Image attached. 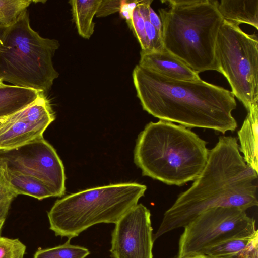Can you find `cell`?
<instances>
[{
	"label": "cell",
	"instance_id": "cell-6",
	"mask_svg": "<svg viewBox=\"0 0 258 258\" xmlns=\"http://www.w3.org/2000/svg\"><path fill=\"white\" fill-rule=\"evenodd\" d=\"M59 42L41 37L31 27L25 11L12 26L0 30V80L45 93L59 73L52 58Z\"/></svg>",
	"mask_w": 258,
	"mask_h": 258
},
{
	"label": "cell",
	"instance_id": "cell-20",
	"mask_svg": "<svg viewBox=\"0 0 258 258\" xmlns=\"http://www.w3.org/2000/svg\"><path fill=\"white\" fill-rule=\"evenodd\" d=\"M70 240L68 239L63 244L54 247L39 249L33 258H85L90 254L87 248L72 245Z\"/></svg>",
	"mask_w": 258,
	"mask_h": 258
},
{
	"label": "cell",
	"instance_id": "cell-10",
	"mask_svg": "<svg viewBox=\"0 0 258 258\" xmlns=\"http://www.w3.org/2000/svg\"><path fill=\"white\" fill-rule=\"evenodd\" d=\"M49 100L41 93L32 103L5 117L0 126V150H9L42 138L55 120Z\"/></svg>",
	"mask_w": 258,
	"mask_h": 258
},
{
	"label": "cell",
	"instance_id": "cell-1",
	"mask_svg": "<svg viewBox=\"0 0 258 258\" xmlns=\"http://www.w3.org/2000/svg\"><path fill=\"white\" fill-rule=\"evenodd\" d=\"M239 146L235 137L219 138L209 150L199 176L164 213L153 236L154 241L168 232L184 227L210 209L228 207L246 211L257 205V173L246 163Z\"/></svg>",
	"mask_w": 258,
	"mask_h": 258
},
{
	"label": "cell",
	"instance_id": "cell-18",
	"mask_svg": "<svg viewBox=\"0 0 258 258\" xmlns=\"http://www.w3.org/2000/svg\"><path fill=\"white\" fill-rule=\"evenodd\" d=\"M9 184L18 196L25 195L41 200L53 197L47 186L39 180L7 168Z\"/></svg>",
	"mask_w": 258,
	"mask_h": 258
},
{
	"label": "cell",
	"instance_id": "cell-32",
	"mask_svg": "<svg viewBox=\"0 0 258 258\" xmlns=\"http://www.w3.org/2000/svg\"><path fill=\"white\" fill-rule=\"evenodd\" d=\"M3 83L2 81L0 80V84Z\"/></svg>",
	"mask_w": 258,
	"mask_h": 258
},
{
	"label": "cell",
	"instance_id": "cell-15",
	"mask_svg": "<svg viewBox=\"0 0 258 258\" xmlns=\"http://www.w3.org/2000/svg\"><path fill=\"white\" fill-rule=\"evenodd\" d=\"M258 232L245 237L229 239L205 249L202 254L210 258H248L257 248Z\"/></svg>",
	"mask_w": 258,
	"mask_h": 258
},
{
	"label": "cell",
	"instance_id": "cell-21",
	"mask_svg": "<svg viewBox=\"0 0 258 258\" xmlns=\"http://www.w3.org/2000/svg\"><path fill=\"white\" fill-rule=\"evenodd\" d=\"M7 171L6 163L0 157V221H5L11 204L17 196L9 184Z\"/></svg>",
	"mask_w": 258,
	"mask_h": 258
},
{
	"label": "cell",
	"instance_id": "cell-7",
	"mask_svg": "<svg viewBox=\"0 0 258 258\" xmlns=\"http://www.w3.org/2000/svg\"><path fill=\"white\" fill-rule=\"evenodd\" d=\"M217 71L247 111L258 105V38L239 26L223 20L215 48Z\"/></svg>",
	"mask_w": 258,
	"mask_h": 258
},
{
	"label": "cell",
	"instance_id": "cell-9",
	"mask_svg": "<svg viewBox=\"0 0 258 258\" xmlns=\"http://www.w3.org/2000/svg\"><path fill=\"white\" fill-rule=\"evenodd\" d=\"M0 157L8 169L42 182L53 197L64 195L63 163L54 148L43 137L16 149L0 150Z\"/></svg>",
	"mask_w": 258,
	"mask_h": 258
},
{
	"label": "cell",
	"instance_id": "cell-26",
	"mask_svg": "<svg viewBox=\"0 0 258 258\" xmlns=\"http://www.w3.org/2000/svg\"><path fill=\"white\" fill-rule=\"evenodd\" d=\"M148 17L150 23L162 36V23L160 18L151 7L149 9Z\"/></svg>",
	"mask_w": 258,
	"mask_h": 258
},
{
	"label": "cell",
	"instance_id": "cell-30",
	"mask_svg": "<svg viewBox=\"0 0 258 258\" xmlns=\"http://www.w3.org/2000/svg\"><path fill=\"white\" fill-rule=\"evenodd\" d=\"M4 223H5V221H4V220L0 221V236H1L2 229L3 227Z\"/></svg>",
	"mask_w": 258,
	"mask_h": 258
},
{
	"label": "cell",
	"instance_id": "cell-2",
	"mask_svg": "<svg viewBox=\"0 0 258 258\" xmlns=\"http://www.w3.org/2000/svg\"><path fill=\"white\" fill-rule=\"evenodd\" d=\"M133 79L143 109L160 120L223 134L237 127L232 114L236 108L235 97L223 87L201 79H171L139 64L133 70Z\"/></svg>",
	"mask_w": 258,
	"mask_h": 258
},
{
	"label": "cell",
	"instance_id": "cell-5",
	"mask_svg": "<svg viewBox=\"0 0 258 258\" xmlns=\"http://www.w3.org/2000/svg\"><path fill=\"white\" fill-rule=\"evenodd\" d=\"M146 185L124 182L88 188L57 200L47 213L50 229L68 239L99 223L115 224L138 204Z\"/></svg>",
	"mask_w": 258,
	"mask_h": 258
},
{
	"label": "cell",
	"instance_id": "cell-14",
	"mask_svg": "<svg viewBox=\"0 0 258 258\" xmlns=\"http://www.w3.org/2000/svg\"><path fill=\"white\" fill-rule=\"evenodd\" d=\"M217 8L223 20L258 29V0H222L218 1Z\"/></svg>",
	"mask_w": 258,
	"mask_h": 258
},
{
	"label": "cell",
	"instance_id": "cell-23",
	"mask_svg": "<svg viewBox=\"0 0 258 258\" xmlns=\"http://www.w3.org/2000/svg\"><path fill=\"white\" fill-rule=\"evenodd\" d=\"M26 246L19 239L0 236V258H23Z\"/></svg>",
	"mask_w": 258,
	"mask_h": 258
},
{
	"label": "cell",
	"instance_id": "cell-11",
	"mask_svg": "<svg viewBox=\"0 0 258 258\" xmlns=\"http://www.w3.org/2000/svg\"><path fill=\"white\" fill-rule=\"evenodd\" d=\"M110 251L112 258H153L150 210L137 204L115 224Z\"/></svg>",
	"mask_w": 258,
	"mask_h": 258
},
{
	"label": "cell",
	"instance_id": "cell-8",
	"mask_svg": "<svg viewBox=\"0 0 258 258\" xmlns=\"http://www.w3.org/2000/svg\"><path fill=\"white\" fill-rule=\"evenodd\" d=\"M184 228L176 258L202 254L223 241L252 235L257 232L255 220L236 207H217L206 211Z\"/></svg>",
	"mask_w": 258,
	"mask_h": 258
},
{
	"label": "cell",
	"instance_id": "cell-22",
	"mask_svg": "<svg viewBox=\"0 0 258 258\" xmlns=\"http://www.w3.org/2000/svg\"><path fill=\"white\" fill-rule=\"evenodd\" d=\"M152 2V0L140 1L137 7L145 21L146 34L149 43V51H161L164 49L162 36L150 23L148 17L149 9Z\"/></svg>",
	"mask_w": 258,
	"mask_h": 258
},
{
	"label": "cell",
	"instance_id": "cell-12",
	"mask_svg": "<svg viewBox=\"0 0 258 258\" xmlns=\"http://www.w3.org/2000/svg\"><path fill=\"white\" fill-rule=\"evenodd\" d=\"M139 64L175 80L197 81L201 79L199 74L165 48L157 51L141 50Z\"/></svg>",
	"mask_w": 258,
	"mask_h": 258
},
{
	"label": "cell",
	"instance_id": "cell-27",
	"mask_svg": "<svg viewBox=\"0 0 258 258\" xmlns=\"http://www.w3.org/2000/svg\"><path fill=\"white\" fill-rule=\"evenodd\" d=\"M119 13L120 16L125 19L126 21L127 24L132 30V14L129 11L127 5L126 1H122L120 9L119 10Z\"/></svg>",
	"mask_w": 258,
	"mask_h": 258
},
{
	"label": "cell",
	"instance_id": "cell-17",
	"mask_svg": "<svg viewBox=\"0 0 258 258\" xmlns=\"http://www.w3.org/2000/svg\"><path fill=\"white\" fill-rule=\"evenodd\" d=\"M102 0L70 1L73 20L78 33L83 38L89 39L94 31L93 19Z\"/></svg>",
	"mask_w": 258,
	"mask_h": 258
},
{
	"label": "cell",
	"instance_id": "cell-19",
	"mask_svg": "<svg viewBox=\"0 0 258 258\" xmlns=\"http://www.w3.org/2000/svg\"><path fill=\"white\" fill-rule=\"evenodd\" d=\"M33 1L0 0V30L13 25Z\"/></svg>",
	"mask_w": 258,
	"mask_h": 258
},
{
	"label": "cell",
	"instance_id": "cell-13",
	"mask_svg": "<svg viewBox=\"0 0 258 258\" xmlns=\"http://www.w3.org/2000/svg\"><path fill=\"white\" fill-rule=\"evenodd\" d=\"M237 134L239 151L242 153L245 162L257 173L258 105L247 111V115Z\"/></svg>",
	"mask_w": 258,
	"mask_h": 258
},
{
	"label": "cell",
	"instance_id": "cell-28",
	"mask_svg": "<svg viewBox=\"0 0 258 258\" xmlns=\"http://www.w3.org/2000/svg\"><path fill=\"white\" fill-rule=\"evenodd\" d=\"M186 258H210L207 255L203 254H196L194 255L190 256L187 257Z\"/></svg>",
	"mask_w": 258,
	"mask_h": 258
},
{
	"label": "cell",
	"instance_id": "cell-16",
	"mask_svg": "<svg viewBox=\"0 0 258 258\" xmlns=\"http://www.w3.org/2000/svg\"><path fill=\"white\" fill-rule=\"evenodd\" d=\"M41 93L32 89L0 84V118L6 117L30 104Z\"/></svg>",
	"mask_w": 258,
	"mask_h": 258
},
{
	"label": "cell",
	"instance_id": "cell-29",
	"mask_svg": "<svg viewBox=\"0 0 258 258\" xmlns=\"http://www.w3.org/2000/svg\"><path fill=\"white\" fill-rule=\"evenodd\" d=\"M248 258H258V249L254 250Z\"/></svg>",
	"mask_w": 258,
	"mask_h": 258
},
{
	"label": "cell",
	"instance_id": "cell-31",
	"mask_svg": "<svg viewBox=\"0 0 258 258\" xmlns=\"http://www.w3.org/2000/svg\"><path fill=\"white\" fill-rule=\"evenodd\" d=\"M5 118H0V126L2 124Z\"/></svg>",
	"mask_w": 258,
	"mask_h": 258
},
{
	"label": "cell",
	"instance_id": "cell-4",
	"mask_svg": "<svg viewBox=\"0 0 258 258\" xmlns=\"http://www.w3.org/2000/svg\"><path fill=\"white\" fill-rule=\"evenodd\" d=\"M158 10L164 48L199 74L217 71L215 48L223 22L216 0H167Z\"/></svg>",
	"mask_w": 258,
	"mask_h": 258
},
{
	"label": "cell",
	"instance_id": "cell-25",
	"mask_svg": "<svg viewBox=\"0 0 258 258\" xmlns=\"http://www.w3.org/2000/svg\"><path fill=\"white\" fill-rule=\"evenodd\" d=\"M122 1H102L97 11V17H104L110 14L119 12Z\"/></svg>",
	"mask_w": 258,
	"mask_h": 258
},
{
	"label": "cell",
	"instance_id": "cell-24",
	"mask_svg": "<svg viewBox=\"0 0 258 258\" xmlns=\"http://www.w3.org/2000/svg\"><path fill=\"white\" fill-rule=\"evenodd\" d=\"M132 31L140 44L141 50L149 51V43L146 34L145 21L137 7L132 13Z\"/></svg>",
	"mask_w": 258,
	"mask_h": 258
},
{
	"label": "cell",
	"instance_id": "cell-3",
	"mask_svg": "<svg viewBox=\"0 0 258 258\" xmlns=\"http://www.w3.org/2000/svg\"><path fill=\"white\" fill-rule=\"evenodd\" d=\"M206 145L183 125L150 122L138 136L134 162L143 176L180 186L194 181L204 169L209 154Z\"/></svg>",
	"mask_w": 258,
	"mask_h": 258
}]
</instances>
